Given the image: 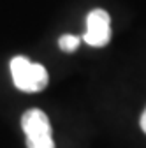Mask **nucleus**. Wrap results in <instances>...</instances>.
Segmentation results:
<instances>
[{"mask_svg":"<svg viewBox=\"0 0 146 148\" xmlns=\"http://www.w3.org/2000/svg\"><path fill=\"white\" fill-rule=\"evenodd\" d=\"M11 74L14 86L21 92H42L48 86V71L42 64L30 62L27 57H14L11 60Z\"/></svg>","mask_w":146,"mask_h":148,"instance_id":"1","label":"nucleus"},{"mask_svg":"<svg viewBox=\"0 0 146 148\" xmlns=\"http://www.w3.org/2000/svg\"><path fill=\"white\" fill-rule=\"evenodd\" d=\"M21 129L27 136L28 148H55L51 123L42 109H27L21 116Z\"/></svg>","mask_w":146,"mask_h":148,"instance_id":"2","label":"nucleus"},{"mask_svg":"<svg viewBox=\"0 0 146 148\" xmlns=\"http://www.w3.org/2000/svg\"><path fill=\"white\" fill-rule=\"evenodd\" d=\"M81 39L93 48H102L111 39V18L104 9H93L86 16V32Z\"/></svg>","mask_w":146,"mask_h":148,"instance_id":"3","label":"nucleus"},{"mask_svg":"<svg viewBox=\"0 0 146 148\" xmlns=\"http://www.w3.org/2000/svg\"><path fill=\"white\" fill-rule=\"evenodd\" d=\"M81 41H83V39H81V37H78V35L65 34V35L60 37L58 46H60L62 51H65V53H72V51H76V49H78V46L81 44Z\"/></svg>","mask_w":146,"mask_h":148,"instance_id":"4","label":"nucleus"},{"mask_svg":"<svg viewBox=\"0 0 146 148\" xmlns=\"http://www.w3.org/2000/svg\"><path fill=\"white\" fill-rule=\"evenodd\" d=\"M139 123H141V129L146 132V109L143 111V115H141V120H139Z\"/></svg>","mask_w":146,"mask_h":148,"instance_id":"5","label":"nucleus"}]
</instances>
